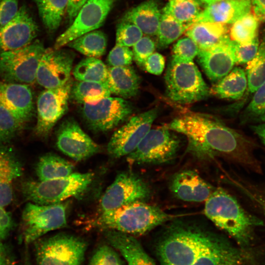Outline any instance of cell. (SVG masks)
I'll use <instances>...</instances> for the list:
<instances>
[{
	"label": "cell",
	"instance_id": "1",
	"mask_svg": "<svg viewBox=\"0 0 265 265\" xmlns=\"http://www.w3.org/2000/svg\"><path fill=\"white\" fill-rule=\"evenodd\" d=\"M159 237L161 265H248L247 252L199 224L175 219Z\"/></svg>",
	"mask_w": 265,
	"mask_h": 265
},
{
	"label": "cell",
	"instance_id": "2",
	"mask_svg": "<svg viewBox=\"0 0 265 265\" xmlns=\"http://www.w3.org/2000/svg\"><path fill=\"white\" fill-rule=\"evenodd\" d=\"M165 127L186 136L187 151L197 159L222 158L254 172L262 173L261 164L254 154L255 142L212 116L188 112Z\"/></svg>",
	"mask_w": 265,
	"mask_h": 265
},
{
	"label": "cell",
	"instance_id": "3",
	"mask_svg": "<svg viewBox=\"0 0 265 265\" xmlns=\"http://www.w3.org/2000/svg\"><path fill=\"white\" fill-rule=\"evenodd\" d=\"M204 213L217 227L234 238L240 247L250 245L255 228L263 224L259 218L247 212L238 200L221 187L205 202Z\"/></svg>",
	"mask_w": 265,
	"mask_h": 265
},
{
	"label": "cell",
	"instance_id": "4",
	"mask_svg": "<svg viewBox=\"0 0 265 265\" xmlns=\"http://www.w3.org/2000/svg\"><path fill=\"white\" fill-rule=\"evenodd\" d=\"M178 216L145 202H137L101 212L88 225L102 231L112 230L134 236L145 234Z\"/></svg>",
	"mask_w": 265,
	"mask_h": 265
},
{
	"label": "cell",
	"instance_id": "5",
	"mask_svg": "<svg viewBox=\"0 0 265 265\" xmlns=\"http://www.w3.org/2000/svg\"><path fill=\"white\" fill-rule=\"evenodd\" d=\"M94 174L92 172L73 173L58 179L45 180H27L21 185V192L29 202L40 205L61 203L70 198H80L89 187Z\"/></svg>",
	"mask_w": 265,
	"mask_h": 265
},
{
	"label": "cell",
	"instance_id": "6",
	"mask_svg": "<svg viewBox=\"0 0 265 265\" xmlns=\"http://www.w3.org/2000/svg\"><path fill=\"white\" fill-rule=\"evenodd\" d=\"M166 94L172 101L191 104L207 98L210 90L192 61L174 57L169 62L165 75Z\"/></svg>",
	"mask_w": 265,
	"mask_h": 265
},
{
	"label": "cell",
	"instance_id": "7",
	"mask_svg": "<svg viewBox=\"0 0 265 265\" xmlns=\"http://www.w3.org/2000/svg\"><path fill=\"white\" fill-rule=\"evenodd\" d=\"M34 242L37 265H80L87 246L82 238L65 233Z\"/></svg>",
	"mask_w": 265,
	"mask_h": 265
},
{
	"label": "cell",
	"instance_id": "8",
	"mask_svg": "<svg viewBox=\"0 0 265 265\" xmlns=\"http://www.w3.org/2000/svg\"><path fill=\"white\" fill-rule=\"evenodd\" d=\"M66 209L62 203L40 205L28 202L21 216L22 240L28 245L49 232L66 227Z\"/></svg>",
	"mask_w": 265,
	"mask_h": 265
},
{
	"label": "cell",
	"instance_id": "9",
	"mask_svg": "<svg viewBox=\"0 0 265 265\" xmlns=\"http://www.w3.org/2000/svg\"><path fill=\"white\" fill-rule=\"evenodd\" d=\"M46 49L42 43L36 40L23 48L0 53V78L7 82L34 83Z\"/></svg>",
	"mask_w": 265,
	"mask_h": 265
},
{
	"label": "cell",
	"instance_id": "10",
	"mask_svg": "<svg viewBox=\"0 0 265 265\" xmlns=\"http://www.w3.org/2000/svg\"><path fill=\"white\" fill-rule=\"evenodd\" d=\"M166 127L150 129L135 149L127 156L129 161L138 164H161L176 157L180 140Z\"/></svg>",
	"mask_w": 265,
	"mask_h": 265
},
{
	"label": "cell",
	"instance_id": "11",
	"mask_svg": "<svg viewBox=\"0 0 265 265\" xmlns=\"http://www.w3.org/2000/svg\"><path fill=\"white\" fill-rule=\"evenodd\" d=\"M133 107L126 99L108 97L92 103L82 104L81 114L87 127L95 132H106L126 121Z\"/></svg>",
	"mask_w": 265,
	"mask_h": 265
},
{
	"label": "cell",
	"instance_id": "12",
	"mask_svg": "<svg viewBox=\"0 0 265 265\" xmlns=\"http://www.w3.org/2000/svg\"><path fill=\"white\" fill-rule=\"evenodd\" d=\"M72 84L70 79L61 86L46 89L39 94L36 102L37 122L34 129L37 136L47 138L54 125L66 113Z\"/></svg>",
	"mask_w": 265,
	"mask_h": 265
},
{
	"label": "cell",
	"instance_id": "13",
	"mask_svg": "<svg viewBox=\"0 0 265 265\" xmlns=\"http://www.w3.org/2000/svg\"><path fill=\"white\" fill-rule=\"evenodd\" d=\"M148 185L137 174L119 173L107 187L100 202L101 212L109 211L137 202H145L150 196Z\"/></svg>",
	"mask_w": 265,
	"mask_h": 265
},
{
	"label": "cell",
	"instance_id": "14",
	"mask_svg": "<svg viewBox=\"0 0 265 265\" xmlns=\"http://www.w3.org/2000/svg\"><path fill=\"white\" fill-rule=\"evenodd\" d=\"M158 114V109L154 108L132 117L113 132L107 146L108 155L119 158L133 152L151 129Z\"/></svg>",
	"mask_w": 265,
	"mask_h": 265
},
{
	"label": "cell",
	"instance_id": "15",
	"mask_svg": "<svg viewBox=\"0 0 265 265\" xmlns=\"http://www.w3.org/2000/svg\"><path fill=\"white\" fill-rule=\"evenodd\" d=\"M115 0H88L70 26L56 38L53 48H62L72 40L102 26Z\"/></svg>",
	"mask_w": 265,
	"mask_h": 265
},
{
	"label": "cell",
	"instance_id": "16",
	"mask_svg": "<svg viewBox=\"0 0 265 265\" xmlns=\"http://www.w3.org/2000/svg\"><path fill=\"white\" fill-rule=\"evenodd\" d=\"M74 58L70 50L46 48L38 66L36 82L45 89L64 85L71 79Z\"/></svg>",
	"mask_w": 265,
	"mask_h": 265
},
{
	"label": "cell",
	"instance_id": "17",
	"mask_svg": "<svg viewBox=\"0 0 265 265\" xmlns=\"http://www.w3.org/2000/svg\"><path fill=\"white\" fill-rule=\"evenodd\" d=\"M56 144L61 152L77 161L85 160L101 151L100 146L71 117L60 124L56 132Z\"/></svg>",
	"mask_w": 265,
	"mask_h": 265
},
{
	"label": "cell",
	"instance_id": "18",
	"mask_svg": "<svg viewBox=\"0 0 265 265\" xmlns=\"http://www.w3.org/2000/svg\"><path fill=\"white\" fill-rule=\"evenodd\" d=\"M38 26L25 5L0 30V53L23 48L30 44L38 33Z\"/></svg>",
	"mask_w": 265,
	"mask_h": 265
},
{
	"label": "cell",
	"instance_id": "19",
	"mask_svg": "<svg viewBox=\"0 0 265 265\" xmlns=\"http://www.w3.org/2000/svg\"><path fill=\"white\" fill-rule=\"evenodd\" d=\"M0 104L24 127L33 116V96L29 85L0 81Z\"/></svg>",
	"mask_w": 265,
	"mask_h": 265
},
{
	"label": "cell",
	"instance_id": "20",
	"mask_svg": "<svg viewBox=\"0 0 265 265\" xmlns=\"http://www.w3.org/2000/svg\"><path fill=\"white\" fill-rule=\"evenodd\" d=\"M198 61L208 77L218 81L233 69L235 61V43L228 37L212 48L199 49Z\"/></svg>",
	"mask_w": 265,
	"mask_h": 265
},
{
	"label": "cell",
	"instance_id": "21",
	"mask_svg": "<svg viewBox=\"0 0 265 265\" xmlns=\"http://www.w3.org/2000/svg\"><path fill=\"white\" fill-rule=\"evenodd\" d=\"M169 188L177 199L187 202H205L215 188L196 171L186 169L172 177Z\"/></svg>",
	"mask_w": 265,
	"mask_h": 265
},
{
	"label": "cell",
	"instance_id": "22",
	"mask_svg": "<svg viewBox=\"0 0 265 265\" xmlns=\"http://www.w3.org/2000/svg\"><path fill=\"white\" fill-rule=\"evenodd\" d=\"M23 172V165L15 150L0 145V206L9 205L14 197V184Z\"/></svg>",
	"mask_w": 265,
	"mask_h": 265
},
{
	"label": "cell",
	"instance_id": "23",
	"mask_svg": "<svg viewBox=\"0 0 265 265\" xmlns=\"http://www.w3.org/2000/svg\"><path fill=\"white\" fill-rule=\"evenodd\" d=\"M251 0H219L208 4L188 25L200 22L232 24L250 12Z\"/></svg>",
	"mask_w": 265,
	"mask_h": 265
},
{
	"label": "cell",
	"instance_id": "24",
	"mask_svg": "<svg viewBox=\"0 0 265 265\" xmlns=\"http://www.w3.org/2000/svg\"><path fill=\"white\" fill-rule=\"evenodd\" d=\"M103 232L108 242L120 252L128 265H156L134 236L112 230Z\"/></svg>",
	"mask_w": 265,
	"mask_h": 265
},
{
	"label": "cell",
	"instance_id": "25",
	"mask_svg": "<svg viewBox=\"0 0 265 265\" xmlns=\"http://www.w3.org/2000/svg\"><path fill=\"white\" fill-rule=\"evenodd\" d=\"M106 83L111 94L127 99L138 94L140 80L135 70L130 65L108 67Z\"/></svg>",
	"mask_w": 265,
	"mask_h": 265
},
{
	"label": "cell",
	"instance_id": "26",
	"mask_svg": "<svg viewBox=\"0 0 265 265\" xmlns=\"http://www.w3.org/2000/svg\"><path fill=\"white\" fill-rule=\"evenodd\" d=\"M186 35L191 39L199 49L216 46L229 37L227 25L210 22H200L188 26Z\"/></svg>",
	"mask_w": 265,
	"mask_h": 265
},
{
	"label": "cell",
	"instance_id": "27",
	"mask_svg": "<svg viewBox=\"0 0 265 265\" xmlns=\"http://www.w3.org/2000/svg\"><path fill=\"white\" fill-rule=\"evenodd\" d=\"M161 14L158 4L154 0H148L128 10L121 20L135 25L147 35H157Z\"/></svg>",
	"mask_w": 265,
	"mask_h": 265
},
{
	"label": "cell",
	"instance_id": "28",
	"mask_svg": "<svg viewBox=\"0 0 265 265\" xmlns=\"http://www.w3.org/2000/svg\"><path fill=\"white\" fill-rule=\"evenodd\" d=\"M74 164L53 153L42 155L35 165L38 180L45 181L65 177L73 173Z\"/></svg>",
	"mask_w": 265,
	"mask_h": 265
},
{
	"label": "cell",
	"instance_id": "29",
	"mask_svg": "<svg viewBox=\"0 0 265 265\" xmlns=\"http://www.w3.org/2000/svg\"><path fill=\"white\" fill-rule=\"evenodd\" d=\"M247 88L245 72L240 67H235L218 81L212 91L220 98L238 100L243 96Z\"/></svg>",
	"mask_w": 265,
	"mask_h": 265
},
{
	"label": "cell",
	"instance_id": "30",
	"mask_svg": "<svg viewBox=\"0 0 265 265\" xmlns=\"http://www.w3.org/2000/svg\"><path fill=\"white\" fill-rule=\"evenodd\" d=\"M107 44L105 33L96 29L82 35L66 46L87 57L99 58L105 54Z\"/></svg>",
	"mask_w": 265,
	"mask_h": 265
},
{
	"label": "cell",
	"instance_id": "31",
	"mask_svg": "<svg viewBox=\"0 0 265 265\" xmlns=\"http://www.w3.org/2000/svg\"><path fill=\"white\" fill-rule=\"evenodd\" d=\"M111 94L106 82L78 80L72 84L70 98L82 105L96 102Z\"/></svg>",
	"mask_w": 265,
	"mask_h": 265
},
{
	"label": "cell",
	"instance_id": "32",
	"mask_svg": "<svg viewBox=\"0 0 265 265\" xmlns=\"http://www.w3.org/2000/svg\"><path fill=\"white\" fill-rule=\"evenodd\" d=\"M41 21L49 31L56 30L66 13L69 0H34Z\"/></svg>",
	"mask_w": 265,
	"mask_h": 265
},
{
	"label": "cell",
	"instance_id": "33",
	"mask_svg": "<svg viewBox=\"0 0 265 265\" xmlns=\"http://www.w3.org/2000/svg\"><path fill=\"white\" fill-rule=\"evenodd\" d=\"M72 73L78 81L106 82L107 67L98 58L86 57L75 66Z\"/></svg>",
	"mask_w": 265,
	"mask_h": 265
},
{
	"label": "cell",
	"instance_id": "34",
	"mask_svg": "<svg viewBox=\"0 0 265 265\" xmlns=\"http://www.w3.org/2000/svg\"><path fill=\"white\" fill-rule=\"evenodd\" d=\"M259 20L250 12L232 24L229 37L233 42L242 45H246L258 37Z\"/></svg>",
	"mask_w": 265,
	"mask_h": 265
},
{
	"label": "cell",
	"instance_id": "35",
	"mask_svg": "<svg viewBox=\"0 0 265 265\" xmlns=\"http://www.w3.org/2000/svg\"><path fill=\"white\" fill-rule=\"evenodd\" d=\"M245 73L248 90L254 93L265 82V33L255 56L246 63Z\"/></svg>",
	"mask_w": 265,
	"mask_h": 265
},
{
	"label": "cell",
	"instance_id": "36",
	"mask_svg": "<svg viewBox=\"0 0 265 265\" xmlns=\"http://www.w3.org/2000/svg\"><path fill=\"white\" fill-rule=\"evenodd\" d=\"M187 24L182 23L171 16L162 13L158 30V46L164 48L177 40L186 29Z\"/></svg>",
	"mask_w": 265,
	"mask_h": 265
},
{
	"label": "cell",
	"instance_id": "37",
	"mask_svg": "<svg viewBox=\"0 0 265 265\" xmlns=\"http://www.w3.org/2000/svg\"><path fill=\"white\" fill-rule=\"evenodd\" d=\"M162 11L163 13L168 14L178 21L187 25L201 12L199 3L195 0H170Z\"/></svg>",
	"mask_w": 265,
	"mask_h": 265
},
{
	"label": "cell",
	"instance_id": "38",
	"mask_svg": "<svg viewBox=\"0 0 265 265\" xmlns=\"http://www.w3.org/2000/svg\"><path fill=\"white\" fill-rule=\"evenodd\" d=\"M242 120L246 123H265V82L254 92L244 111Z\"/></svg>",
	"mask_w": 265,
	"mask_h": 265
},
{
	"label": "cell",
	"instance_id": "39",
	"mask_svg": "<svg viewBox=\"0 0 265 265\" xmlns=\"http://www.w3.org/2000/svg\"><path fill=\"white\" fill-rule=\"evenodd\" d=\"M24 127L0 104V145H7Z\"/></svg>",
	"mask_w": 265,
	"mask_h": 265
},
{
	"label": "cell",
	"instance_id": "40",
	"mask_svg": "<svg viewBox=\"0 0 265 265\" xmlns=\"http://www.w3.org/2000/svg\"><path fill=\"white\" fill-rule=\"evenodd\" d=\"M143 32L134 24L121 20L116 31V44L130 47L133 46L142 37Z\"/></svg>",
	"mask_w": 265,
	"mask_h": 265
},
{
	"label": "cell",
	"instance_id": "41",
	"mask_svg": "<svg viewBox=\"0 0 265 265\" xmlns=\"http://www.w3.org/2000/svg\"><path fill=\"white\" fill-rule=\"evenodd\" d=\"M199 48L190 38L185 37L179 40L174 44L173 57L186 61H192L197 55Z\"/></svg>",
	"mask_w": 265,
	"mask_h": 265
},
{
	"label": "cell",
	"instance_id": "42",
	"mask_svg": "<svg viewBox=\"0 0 265 265\" xmlns=\"http://www.w3.org/2000/svg\"><path fill=\"white\" fill-rule=\"evenodd\" d=\"M155 42L148 36H143L133 46V58L140 67H144L148 57L155 50Z\"/></svg>",
	"mask_w": 265,
	"mask_h": 265
},
{
	"label": "cell",
	"instance_id": "43",
	"mask_svg": "<svg viewBox=\"0 0 265 265\" xmlns=\"http://www.w3.org/2000/svg\"><path fill=\"white\" fill-rule=\"evenodd\" d=\"M133 53L129 47L115 44L109 52L107 62L109 67H120L130 65L132 62Z\"/></svg>",
	"mask_w": 265,
	"mask_h": 265
},
{
	"label": "cell",
	"instance_id": "44",
	"mask_svg": "<svg viewBox=\"0 0 265 265\" xmlns=\"http://www.w3.org/2000/svg\"><path fill=\"white\" fill-rule=\"evenodd\" d=\"M89 265H121L120 259L110 246H100L92 257Z\"/></svg>",
	"mask_w": 265,
	"mask_h": 265
},
{
	"label": "cell",
	"instance_id": "45",
	"mask_svg": "<svg viewBox=\"0 0 265 265\" xmlns=\"http://www.w3.org/2000/svg\"><path fill=\"white\" fill-rule=\"evenodd\" d=\"M234 43L235 61L240 64H246L254 58L260 44L258 36L248 45H242Z\"/></svg>",
	"mask_w": 265,
	"mask_h": 265
},
{
	"label": "cell",
	"instance_id": "46",
	"mask_svg": "<svg viewBox=\"0 0 265 265\" xmlns=\"http://www.w3.org/2000/svg\"><path fill=\"white\" fill-rule=\"evenodd\" d=\"M19 0H0V30L15 16Z\"/></svg>",
	"mask_w": 265,
	"mask_h": 265
},
{
	"label": "cell",
	"instance_id": "47",
	"mask_svg": "<svg viewBox=\"0 0 265 265\" xmlns=\"http://www.w3.org/2000/svg\"><path fill=\"white\" fill-rule=\"evenodd\" d=\"M164 66V57L158 53H153L146 60L143 68L152 74L159 75L162 73Z\"/></svg>",
	"mask_w": 265,
	"mask_h": 265
},
{
	"label": "cell",
	"instance_id": "48",
	"mask_svg": "<svg viewBox=\"0 0 265 265\" xmlns=\"http://www.w3.org/2000/svg\"><path fill=\"white\" fill-rule=\"evenodd\" d=\"M14 225L11 214L4 207L0 206V240L4 239L9 236Z\"/></svg>",
	"mask_w": 265,
	"mask_h": 265
},
{
	"label": "cell",
	"instance_id": "49",
	"mask_svg": "<svg viewBox=\"0 0 265 265\" xmlns=\"http://www.w3.org/2000/svg\"><path fill=\"white\" fill-rule=\"evenodd\" d=\"M88 0H69L66 13L70 23H72L81 7Z\"/></svg>",
	"mask_w": 265,
	"mask_h": 265
},
{
	"label": "cell",
	"instance_id": "50",
	"mask_svg": "<svg viewBox=\"0 0 265 265\" xmlns=\"http://www.w3.org/2000/svg\"><path fill=\"white\" fill-rule=\"evenodd\" d=\"M255 16L259 21H265V0H251Z\"/></svg>",
	"mask_w": 265,
	"mask_h": 265
},
{
	"label": "cell",
	"instance_id": "51",
	"mask_svg": "<svg viewBox=\"0 0 265 265\" xmlns=\"http://www.w3.org/2000/svg\"><path fill=\"white\" fill-rule=\"evenodd\" d=\"M12 251L0 240V265H10Z\"/></svg>",
	"mask_w": 265,
	"mask_h": 265
},
{
	"label": "cell",
	"instance_id": "52",
	"mask_svg": "<svg viewBox=\"0 0 265 265\" xmlns=\"http://www.w3.org/2000/svg\"><path fill=\"white\" fill-rule=\"evenodd\" d=\"M251 129L265 145V123L251 125Z\"/></svg>",
	"mask_w": 265,
	"mask_h": 265
},
{
	"label": "cell",
	"instance_id": "53",
	"mask_svg": "<svg viewBox=\"0 0 265 265\" xmlns=\"http://www.w3.org/2000/svg\"><path fill=\"white\" fill-rule=\"evenodd\" d=\"M27 251H28L27 250L26 251V253L24 255L25 256L23 260V262L22 265H31Z\"/></svg>",
	"mask_w": 265,
	"mask_h": 265
},
{
	"label": "cell",
	"instance_id": "54",
	"mask_svg": "<svg viewBox=\"0 0 265 265\" xmlns=\"http://www.w3.org/2000/svg\"></svg>",
	"mask_w": 265,
	"mask_h": 265
}]
</instances>
